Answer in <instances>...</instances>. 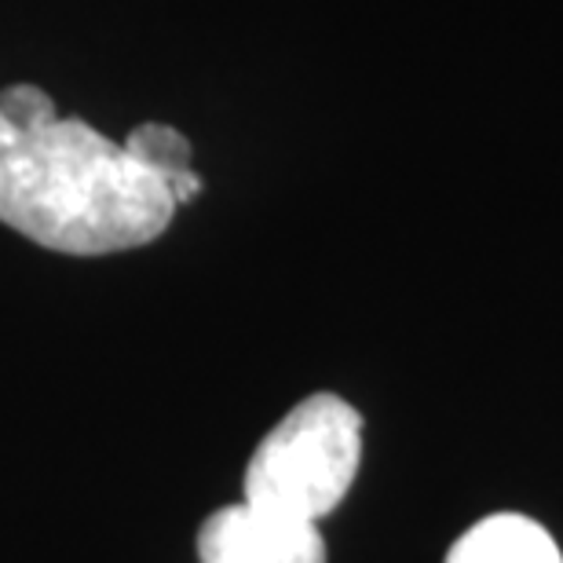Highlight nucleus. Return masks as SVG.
I'll return each instance as SVG.
<instances>
[{"instance_id":"obj_3","label":"nucleus","mask_w":563,"mask_h":563,"mask_svg":"<svg viewBox=\"0 0 563 563\" xmlns=\"http://www.w3.org/2000/svg\"><path fill=\"white\" fill-rule=\"evenodd\" d=\"M201 563H325V538L314 523L256 509L250 501L223 505L198 527Z\"/></svg>"},{"instance_id":"obj_5","label":"nucleus","mask_w":563,"mask_h":563,"mask_svg":"<svg viewBox=\"0 0 563 563\" xmlns=\"http://www.w3.org/2000/svg\"><path fill=\"white\" fill-rule=\"evenodd\" d=\"M125 151L136 157L151 176H157L165 184V190L173 195L176 209L201 195V176L190 168V140L173 125H157L146 121L129 132Z\"/></svg>"},{"instance_id":"obj_4","label":"nucleus","mask_w":563,"mask_h":563,"mask_svg":"<svg viewBox=\"0 0 563 563\" xmlns=\"http://www.w3.org/2000/svg\"><path fill=\"white\" fill-rule=\"evenodd\" d=\"M446 563H563L556 538L523 512H498L468 527Z\"/></svg>"},{"instance_id":"obj_2","label":"nucleus","mask_w":563,"mask_h":563,"mask_svg":"<svg viewBox=\"0 0 563 563\" xmlns=\"http://www.w3.org/2000/svg\"><path fill=\"white\" fill-rule=\"evenodd\" d=\"M358 465L363 413L333 391H314L256 443L242 501L319 527L347 498Z\"/></svg>"},{"instance_id":"obj_1","label":"nucleus","mask_w":563,"mask_h":563,"mask_svg":"<svg viewBox=\"0 0 563 563\" xmlns=\"http://www.w3.org/2000/svg\"><path fill=\"white\" fill-rule=\"evenodd\" d=\"M176 217L157 176L37 85L0 92V223L66 256L151 245Z\"/></svg>"}]
</instances>
